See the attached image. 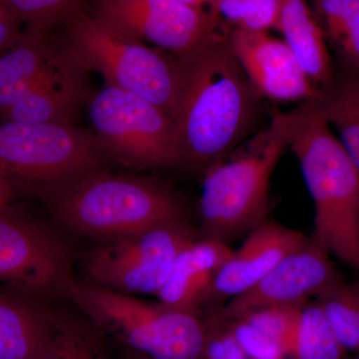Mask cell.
<instances>
[{
	"label": "cell",
	"instance_id": "cell-1",
	"mask_svg": "<svg viewBox=\"0 0 359 359\" xmlns=\"http://www.w3.org/2000/svg\"><path fill=\"white\" fill-rule=\"evenodd\" d=\"M180 61L182 89L175 118L179 166L205 172L244 140L259 95L231 51L228 32Z\"/></svg>",
	"mask_w": 359,
	"mask_h": 359
},
{
	"label": "cell",
	"instance_id": "cell-2",
	"mask_svg": "<svg viewBox=\"0 0 359 359\" xmlns=\"http://www.w3.org/2000/svg\"><path fill=\"white\" fill-rule=\"evenodd\" d=\"M289 148L314 205L313 238L359 273V176L339 137L309 101L290 112Z\"/></svg>",
	"mask_w": 359,
	"mask_h": 359
},
{
	"label": "cell",
	"instance_id": "cell-3",
	"mask_svg": "<svg viewBox=\"0 0 359 359\" xmlns=\"http://www.w3.org/2000/svg\"><path fill=\"white\" fill-rule=\"evenodd\" d=\"M66 230L107 242L185 219V207L164 182L99 172L42 199Z\"/></svg>",
	"mask_w": 359,
	"mask_h": 359
},
{
	"label": "cell",
	"instance_id": "cell-4",
	"mask_svg": "<svg viewBox=\"0 0 359 359\" xmlns=\"http://www.w3.org/2000/svg\"><path fill=\"white\" fill-rule=\"evenodd\" d=\"M289 113L205 172L200 199L203 238L226 243L266 221L271 176L290 144Z\"/></svg>",
	"mask_w": 359,
	"mask_h": 359
},
{
	"label": "cell",
	"instance_id": "cell-5",
	"mask_svg": "<svg viewBox=\"0 0 359 359\" xmlns=\"http://www.w3.org/2000/svg\"><path fill=\"white\" fill-rule=\"evenodd\" d=\"M62 27L59 41L75 65L87 73H99L104 84L136 94L175 120L182 89L179 57L118 32L83 11Z\"/></svg>",
	"mask_w": 359,
	"mask_h": 359
},
{
	"label": "cell",
	"instance_id": "cell-6",
	"mask_svg": "<svg viewBox=\"0 0 359 359\" xmlns=\"http://www.w3.org/2000/svg\"><path fill=\"white\" fill-rule=\"evenodd\" d=\"M63 297L134 353L150 359H203L205 325L197 313L150 304L74 276Z\"/></svg>",
	"mask_w": 359,
	"mask_h": 359
},
{
	"label": "cell",
	"instance_id": "cell-7",
	"mask_svg": "<svg viewBox=\"0 0 359 359\" xmlns=\"http://www.w3.org/2000/svg\"><path fill=\"white\" fill-rule=\"evenodd\" d=\"M108 160L90 130L75 124L0 120V175L15 196L40 200L99 172Z\"/></svg>",
	"mask_w": 359,
	"mask_h": 359
},
{
	"label": "cell",
	"instance_id": "cell-8",
	"mask_svg": "<svg viewBox=\"0 0 359 359\" xmlns=\"http://www.w3.org/2000/svg\"><path fill=\"white\" fill-rule=\"evenodd\" d=\"M85 107L90 131L108 161L136 170L179 166L175 120L154 104L104 84Z\"/></svg>",
	"mask_w": 359,
	"mask_h": 359
},
{
	"label": "cell",
	"instance_id": "cell-9",
	"mask_svg": "<svg viewBox=\"0 0 359 359\" xmlns=\"http://www.w3.org/2000/svg\"><path fill=\"white\" fill-rule=\"evenodd\" d=\"M196 241L186 219L99 243L80 262L85 282L126 294H157L182 250Z\"/></svg>",
	"mask_w": 359,
	"mask_h": 359
},
{
	"label": "cell",
	"instance_id": "cell-10",
	"mask_svg": "<svg viewBox=\"0 0 359 359\" xmlns=\"http://www.w3.org/2000/svg\"><path fill=\"white\" fill-rule=\"evenodd\" d=\"M70 250L18 205L0 207V283L34 299L63 297L73 278Z\"/></svg>",
	"mask_w": 359,
	"mask_h": 359
},
{
	"label": "cell",
	"instance_id": "cell-11",
	"mask_svg": "<svg viewBox=\"0 0 359 359\" xmlns=\"http://www.w3.org/2000/svg\"><path fill=\"white\" fill-rule=\"evenodd\" d=\"M92 15L180 58L195 53L223 32L211 11L180 0H99Z\"/></svg>",
	"mask_w": 359,
	"mask_h": 359
},
{
	"label": "cell",
	"instance_id": "cell-12",
	"mask_svg": "<svg viewBox=\"0 0 359 359\" xmlns=\"http://www.w3.org/2000/svg\"><path fill=\"white\" fill-rule=\"evenodd\" d=\"M344 280L332 256L313 238L283 257L275 268L244 294L233 297L217 316L233 320L257 309L304 306Z\"/></svg>",
	"mask_w": 359,
	"mask_h": 359
},
{
	"label": "cell",
	"instance_id": "cell-13",
	"mask_svg": "<svg viewBox=\"0 0 359 359\" xmlns=\"http://www.w3.org/2000/svg\"><path fill=\"white\" fill-rule=\"evenodd\" d=\"M228 40L257 95L282 103L309 102L320 95L283 39L233 29Z\"/></svg>",
	"mask_w": 359,
	"mask_h": 359
},
{
	"label": "cell",
	"instance_id": "cell-14",
	"mask_svg": "<svg viewBox=\"0 0 359 359\" xmlns=\"http://www.w3.org/2000/svg\"><path fill=\"white\" fill-rule=\"evenodd\" d=\"M306 241L301 231L266 219L249 231L240 249L219 269L208 297L231 299L244 294Z\"/></svg>",
	"mask_w": 359,
	"mask_h": 359
},
{
	"label": "cell",
	"instance_id": "cell-15",
	"mask_svg": "<svg viewBox=\"0 0 359 359\" xmlns=\"http://www.w3.org/2000/svg\"><path fill=\"white\" fill-rule=\"evenodd\" d=\"M88 73L69 57L62 67L26 93L0 115L1 121L25 124H75L92 92Z\"/></svg>",
	"mask_w": 359,
	"mask_h": 359
},
{
	"label": "cell",
	"instance_id": "cell-16",
	"mask_svg": "<svg viewBox=\"0 0 359 359\" xmlns=\"http://www.w3.org/2000/svg\"><path fill=\"white\" fill-rule=\"evenodd\" d=\"M68 61L58 37L25 30L0 56V115Z\"/></svg>",
	"mask_w": 359,
	"mask_h": 359
},
{
	"label": "cell",
	"instance_id": "cell-17",
	"mask_svg": "<svg viewBox=\"0 0 359 359\" xmlns=\"http://www.w3.org/2000/svg\"><path fill=\"white\" fill-rule=\"evenodd\" d=\"M226 243L212 238L196 240L182 250L169 278L157 295L169 308L197 313L208 299L212 280L219 269L233 256Z\"/></svg>",
	"mask_w": 359,
	"mask_h": 359
},
{
	"label": "cell",
	"instance_id": "cell-18",
	"mask_svg": "<svg viewBox=\"0 0 359 359\" xmlns=\"http://www.w3.org/2000/svg\"><path fill=\"white\" fill-rule=\"evenodd\" d=\"M53 313L40 299L0 283V359H39Z\"/></svg>",
	"mask_w": 359,
	"mask_h": 359
},
{
	"label": "cell",
	"instance_id": "cell-19",
	"mask_svg": "<svg viewBox=\"0 0 359 359\" xmlns=\"http://www.w3.org/2000/svg\"><path fill=\"white\" fill-rule=\"evenodd\" d=\"M276 30L282 33L314 87L320 92L332 88L334 74L327 39L308 0H280Z\"/></svg>",
	"mask_w": 359,
	"mask_h": 359
},
{
	"label": "cell",
	"instance_id": "cell-20",
	"mask_svg": "<svg viewBox=\"0 0 359 359\" xmlns=\"http://www.w3.org/2000/svg\"><path fill=\"white\" fill-rule=\"evenodd\" d=\"M109 337L83 313L55 311L39 359H114Z\"/></svg>",
	"mask_w": 359,
	"mask_h": 359
},
{
	"label": "cell",
	"instance_id": "cell-21",
	"mask_svg": "<svg viewBox=\"0 0 359 359\" xmlns=\"http://www.w3.org/2000/svg\"><path fill=\"white\" fill-rule=\"evenodd\" d=\"M313 7L325 39L359 72V0H313Z\"/></svg>",
	"mask_w": 359,
	"mask_h": 359
},
{
	"label": "cell",
	"instance_id": "cell-22",
	"mask_svg": "<svg viewBox=\"0 0 359 359\" xmlns=\"http://www.w3.org/2000/svg\"><path fill=\"white\" fill-rule=\"evenodd\" d=\"M290 359H351L316 302L302 306Z\"/></svg>",
	"mask_w": 359,
	"mask_h": 359
},
{
	"label": "cell",
	"instance_id": "cell-23",
	"mask_svg": "<svg viewBox=\"0 0 359 359\" xmlns=\"http://www.w3.org/2000/svg\"><path fill=\"white\" fill-rule=\"evenodd\" d=\"M335 337L346 351L359 354V313L353 283L341 280L316 297Z\"/></svg>",
	"mask_w": 359,
	"mask_h": 359
},
{
	"label": "cell",
	"instance_id": "cell-24",
	"mask_svg": "<svg viewBox=\"0 0 359 359\" xmlns=\"http://www.w3.org/2000/svg\"><path fill=\"white\" fill-rule=\"evenodd\" d=\"M210 11L231 30L269 32L276 29L280 0H214Z\"/></svg>",
	"mask_w": 359,
	"mask_h": 359
},
{
	"label": "cell",
	"instance_id": "cell-25",
	"mask_svg": "<svg viewBox=\"0 0 359 359\" xmlns=\"http://www.w3.org/2000/svg\"><path fill=\"white\" fill-rule=\"evenodd\" d=\"M26 30L52 33L82 11L84 0H2Z\"/></svg>",
	"mask_w": 359,
	"mask_h": 359
},
{
	"label": "cell",
	"instance_id": "cell-26",
	"mask_svg": "<svg viewBox=\"0 0 359 359\" xmlns=\"http://www.w3.org/2000/svg\"><path fill=\"white\" fill-rule=\"evenodd\" d=\"M311 102L339 133V140L359 176V113L332 89L323 92Z\"/></svg>",
	"mask_w": 359,
	"mask_h": 359
},
{
	"label": "cell",
	"instance_id": "cell-27",
	"mask_svg": "<svg viewBox=\"0 0 359 359\" xmlns=\"http://www.w3.org/2000/svg\"><path fill=\"white\" fill-rule=\"evenodd\" d=\"M302 306H273L257 309L238 318H243L252 327L280 342L290 359Z\"/></svg>",
	"mask_w": 359,
	"mask_h": 359
},
{
	"label": "cell",
	"instance_id": "cell-28",
	"mask_svg": "<svg viewBox=\"0 0 359 359\" xmlns=\"http://www.w3.org/2000/svg\"><path fill=\"white\" fill-rule=\"evenodd\" d=\"M216 314V313H215ZM224 320V318H222ZM231 334L248 355L254 359H289L282 344L243 318L224 320Z\"/></svg>",
	"mask_w": 359,
	"mask_h": 359
},
{
	"label": "cell",
	"instance_id": "cell-29",
	"mask_svg": "<svg viewBox=\"0 0 359 359\" xmlns=\"http://www.w3.org/2000/svg\"><path fill=\"white\" fill-rule=\"evenodd\" d=\"M203 321L205 325L203 359H254L238 346L226 321L217 314Z\"/></svg>",
	"mask_w": 359,
	"mask_h": 359
},
{
	"label": "cell",
	"instance_id": "cell-30",
	"mask_svg": "<svg viewBox=\"0 0 359 359\" xmlns=\"http://www.w3.org/2000/svg\"><path fill=\"white\" fill-rule=\"evenodd\" d=\"M20 21L0 0V56L13 46L22 33Z\"/></svg>",
	"mask_w": 359,
	"mask_h": 359
},
{
	"label": "cell",
	"instance_id": "cell-31",
	"mask_svg": "<svg viewBox=\"0 0 359 359\" xmlns=\"http://www.w3.org/2000/svg\"><path fill=\"white\" fill-rule=\"evenodd\" d=\"M330 89L359 113V77L346 78L339 87L334 88L332 86Z\"/></svg>",
	"mask_w": 359,
	"mask_h": 359
},
{
	"label": "cell",
	"instance_id": "cell-32",
	"mask_svg": "<svg viewBox=\"0 0 359 359\" xmlns=\"http://www.w3.org/2000/svg\"><path fill=\"white\" fill-rule=\"evenodd\" d=\"M15 197L11 187L7 184L4 177L0 175V207L11 203V199Z\"/></svg>",
	"mask_w": 359,
	"mask_h": 359
},
{
	"label": "cell",
	"instance_id": "cell-33",
	"mask_svg": "<svg viewBox=\"0 0 359 359\" xmlns=\"http://www.w3.org/2000/svg\"><path fill=\"white\" fill-rule=\"evenodd\" d=\"M180 1L183 2V4H187V6L203 7L205 4H209L210 6L214 0H180Z\"/></svg>",
	"mask_w": 359,
	"mask_h": 359
},
{
	"label": "cell",
	"instance_id": "cell-34",
	"mask_svg": "<svg viewBox=\"0 0 359 359\" xmlns=\"http://www.w3.org/2000/svg\"><path fill=\"white\" fill-rule=\"evenodd\" d=\"M354 294H355L356 302H358V308L359 313V280L353 283Z\"/></svg>",
	"mask_w": 359,
	"mask_h": 359
},
{
	"label": "cell",
	"instance_id": "cell-35",
	"mask_svg": "<svg viewBox=\"0 0 359 359\" xmlns=\"http://www.w3.org/2000/svg\"><path fill=\"white\" fill-rule=\"evenodd\" d=\"M139 355H140V358H139V359H150V358H146V356L142 355V354H139Z\"/></svg>",
	"mask_w": 359,
	"mask_h": 359
},
{
	"label": "cell",
	"instance_id": "cell-36",
	"mask_svg": "<svg viewBox=\"0 0 359 359\" xmlns=\"http://www.w3.org/2000/svg\"><path fill=\"white\" fill-rule=\"evenodd\" d=\"M351 359H359V354H358V355H355V358H351Z\"/></svg>",
	"mask_w": 359,
	"mask_h": 359
}]
</instances>
